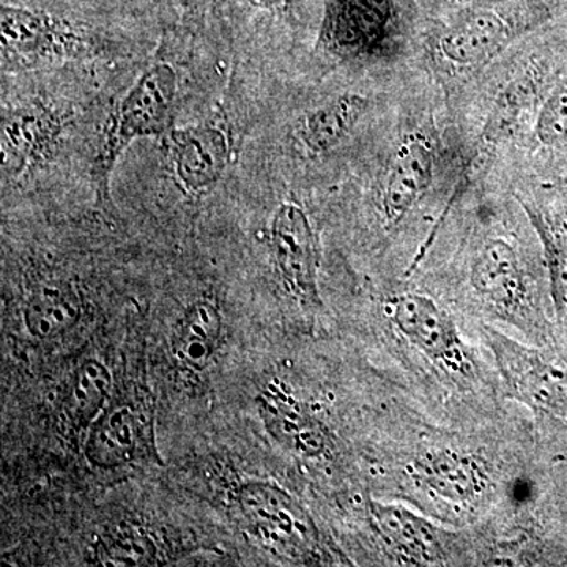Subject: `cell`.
<instances>
[{
  "instance_id": "1",
  "label": "cell",
  "mask_w": 567,
  "mask_h": 567,
  "mask_svg": "<svg viewBox=\"0 0 567 567\" xmlns=\"http://www.w3.org/2000/svg\"><path fill=\"white\" fill-rule=\"evenodd\" d=\"M177 85L173 66L155 63L141 74L112 112L92 167L99 204H110L112 171L128 145L142 137L163 136L173 130Z\"/></svg>"
},
{
  "instance_id": "2",
  "label": "cell",
  "mask_w": 567,
  "mask_h": 567,
  "mask_svg": "<svg viewBox=\"0 0 567 567\" xmlns=\"http://www.w3.org/2000/svg\"><path fill=\"white\" fill-rule=\"evenodd\" d=\"M237 503L248 532L276 554L305 565L333 559L315 518L284 488L249 481L238 491Z\"/></svg>"
},
{
  "instance_id": "3",
  "label": "cell",
  "mask_w": 567,
  "mask_h": 567,
  "mask_svg": "<svg viewBox=\"0 0 567 567\" xmlns=\"http://www.w3.org/2000/svg\"><path fill=\"white\" fill-rule=\"evenodd\" d=\"M404 40L401 10L394 0H327L320 44L352 62L386 61Z\"/></svg>"
},
{
  "instance_id": "4",
  "label": "cell",
  "mask_w": 567,
  "mask_h": 567,
  "mask_svg": "<svg viewBox=\"0 0 567 567\" xmlns=\"http://www.w3.org/2000/svg\"><path fill=\"white\" fill-rule=\"evenodd\" d=\"M484 331L507 394L537 412L567 417V361L520 344L495 328Z\"/></svg>"
},
{
  "instance_id": "5",
  "label": "cell",
  "mask_w": 567,
  "mask_h": 567,
  "mask_svg": "<svg viewBox=\"0 0 567 567\" xmlns=\"http://www.w3.org/2000/svg\"><path fill=\"white\" fill-rule=\"evenodd\" d=\"M388 316L405 341L456 374H468V350L457 324L442 306L421 293H402L388 301Z\"/></svg>"
},
{
  "instance_id": "6",
  "label": "cell",
  "mask_w": 567,
  "mask_h": 567,
  "mask_svg": "<svg viewBox=\"0 0 567 567\" xmlns=\"http://www.w3.org/2000/svg\"><path fill=\"white\" fill-rule=\"evenodd\" d=\"M85 457L100 470H121L162 461L147 409L133 402L107 406L89 429Z\"/></svg>"
},
{
  "instance_id": "7",
  "label": "cell",
  "mask_w": 567,
  "mask_h": 567,
  "mask_svg": "<svg viewBox=\"0 0 567 567\" xmlns=\"http://www.w3.org/2000/svg\"><path fill=\"white\" fill-rule=\"evenodd\" d=\"M276 271L287 292L308 305H320L319 248L311 221L297 204L279 205L270 226Z\"/></svg>"
},
{
  "instance_id": "8",
  "label": "cell",
  "mask_w": 567,
  "mask_h": 567,
  "mask_svg": "<svg viewBox=\"0 0 567 567\" xmlns=\"http://www.w3.org/2000/svg\"><path fill=\"white\" fill-rule=\"evenodd\" d=\"M0 25L3 58L10 62L33 65L73 58L85 50L80 33L47 11L3 3Z\"/></svg>"
},
{
  "instance_id": "9",
  "label": "cell",
  "mask_w": 567,
  "mask_h": 567,
  "mask_svg": "<svg viewBox=\"0 0 567 567\" xmlns=\"http://www.w3.org/2000/svg\"><path fill=\"white\" fill-rule=\"evenodd\" d=\"M166 142L175 181L186 193L197 196L218 185L230 156L221 130L212 125L171 130Z\"/></svg>"
},
{
  "instance_id": "10",
  "label": "cell",
  "mask_w": 567,
  "mask_h": 567,
  "mask_svg": "<svg viewBox=\"0 0 567 567\" xmlns=\"http://www.w3.org/2000/svg\"><path fill=\"white\" fill-rule=\"evenodd\" d=\"M518 25L502 11L475 10L454 22L439 40L440 58L458 70L486 65L513 41Z\"/></svg>"
},
{
  "instance_id": "11",
  "label": "cell",
  "mask_w": 567,
  "mask_h": 567,
  "mask_svg": "<svg viewBox=\"0 0 567 567\" xmlns=\"http://www.w3.org/2000/svg\"><path fill=\"white\" fill-rule=\"evenodd\" d=\"M257 404L268 434L290 453L319 458L330 450L327 425L292 395L268 388L257 398Z\"/></svg>"
},
{
  "instance_id": "12",
  "label": "cell",
  "mask_w": 567,
  "mask_h": 567,
  "mask_svg": "<svg viewBox=\"0 0 567 567\" xmlns=\"http://www.w3.org/2000/svg\"><path fill=\"white\" fill-rule=\"evenodd\" d=\"M434 177V148L424 134H409L395 148L383 188V218L395 226L412 212Z\"/></svg>"
},
{
  "instance_id": "13",
  "label": "cell",
  "mask_w": 567,
  "mask_h": 567,
  "mask_svg": "<svg viewBox=\"0 0 567 567\" xmlns=\"http://www.w3.org/2000/svg\"><path fill=\"white\" fill-rule=\"evenodd\" d=\"M377 533L395 557L406 565H436L445 558L442 529L409 507L394 503H371Z\"/></svg>"
},
{
  "instance_id": "14",
  "label": "cell",
  "mask_w": 567,
  "mask_h": 567,
  "mask_svg": "<svg viewBox=\"0 0 567 567\" xmlns=\"http://www.w3.org/2000/svg\"><path fill=\"white\" fill-rule=\"evenodd\" d=\"M472 286L496 311L516 316L527 297L516 249L499 238L488 241L473 262Z\"/></svg>"
},
{
  "instance_id": "15",
  "label": "cell",
  "mask_w": 567,
  "mask_h": 567,
  "mask_svg": "<svg viewBox=\"0 0 567 567\" xmlns=\"http://www.w3.org/2000/svg\"><path fill=\"white\" fill-rule=\"evenodd\" d=\"M61 133L58 115L48 110L18 111L3 118V173L21 174L43 162Z\"/></svg>"
},
{
  "instance_id": "16",
  "label": "cell",
  "mask_w": 567,
  "mask_h": 567,
  "mask_svg": "<svg viewBox=\"0 0 567 567\" xmlns=\"http://www.w3.org/2000/svg\"><path fill=\"white\" fill-rule=\"evenodd\" d=\"M417 483L432 494L454 503L477 498L488 484V475L476 457L456 451H442L417 462Z\"/></svg>"
},
{
  "instance_id": "17",
  "label": "cell",
  "mask_w": 567,
  "mask_h": 567,
  "mask_svg": "<svg viewBox=\"0 0 567 567\" xmlns=\"http://www.w3.org/2000/svg\"><path fill=\"white\" fill-rule=\"evenodd\" d=\"M368 110V99L346 93L306 114L298 137L309 152L322 155L338 147Z\"/></svg>"
},
{
  "instance_id": "18",
  "label": "cell",
  "mask_w": 567,
  "mask_h": 567,
  "mask_svg": "<svg viewBox=\"0 0 567 567\" xmlns=\"http://www.w3.org/2000/svg\"><path fill=\"white\" fill-rule=\"evenodd\" d=\"M82 308L73 290L44 286L29 297L24 306V323L29 333L41 341L69 333L80 323Z\"/></svg>"
},
{
  "instance_id": "19",
  "label": "cell",
  "mask_w": 567,
  "mask_h": 567,
  "mask_svg": "<svg viewBox=\"0 0 567 567\" xmlns=\"http://www.w3.org/2000/svg\"><path fill=\"white\" fill-rule=\"evenodd\" d=\"M112 388L110 369L96 360L82 363L70 382L65 412L76 429H91L102 415Z\"/></svg>"
},
{
  "instance_id": "20",
  "label": "cell",
  "mask_w": 567,
  "mask_h": 567,
  "mask_svg": "<svg viewBox=\"0 0 567 567\" xmlns=\"http://www.w3.org/2000/svg\"><path fill=\"white\" fill-rule=\"evenodd\" d=\"M527 212L529 221L535 227L536 234L543 241L544 256L550 278V292L555 308L559 317L567 319V246L563 238L555 233L550 223L544 218L543 213L533 208L529 204H522Z\"/></svg>"
},
{
  "instance_id": "21",
  "label": "cell",
  "mask_w": 567,
  "mask_h": 567,
  "mask_svg": "<svg viewBox=\"0 0 567 567\" xmlns=\"http://www.w3.org/2000/svg\"><path fill=\"white\" fill-rule=\"evenodd\" d=\"M536 136L540 144L567 141V76L550 92L537 115Z\"/></svg>"
},
{
  "instance_id": "22",
  "label": "cell",
  "mask_w": 567,
  "mask_h": 567,
  "mask_svg": "<svg viewBox=\"0 0 567 567\" xmlns=\"http://www.w3.org/2000/svg\"><path fill=\"white\" fill-rule=\"evenodd\" d=\"M219 341L207 338V336L189 333L175 327L171 350L175 360L183 368L192 369L194 372H203L212 364L218 350Z\"/></svg>"
},
{
  "instance_id": "23",
  "label": "cell",
  "mask_w": 567,
  "mask_h": 567,
  "mask_svg": "<svg viewBox=\"0 0 567 567\" xmlns=\"http://www.w3.org/2000/svg\"><path fill=\"white\" fill-rule=\"evenodd\" d=\"M155 557L156 548L145 536H121L104 548V561L115 566L152 565Z\"/></svg>"
},
{
  "instance_id": "24",
  "label": "cell",
  "mask_w": 567,
  "mask_h": 567,
  "mask_svg": "<svg viewBox=\"0 0 567 567\" xmlns=\"http://www.w3.org/2000/svg\"><path fill=\"white\" fill-rule=\"evenodd\" d=\"M254 6L264 10H275L279 7L286 6L287 0H251Z\"/></svg>"
}]
</instances>
